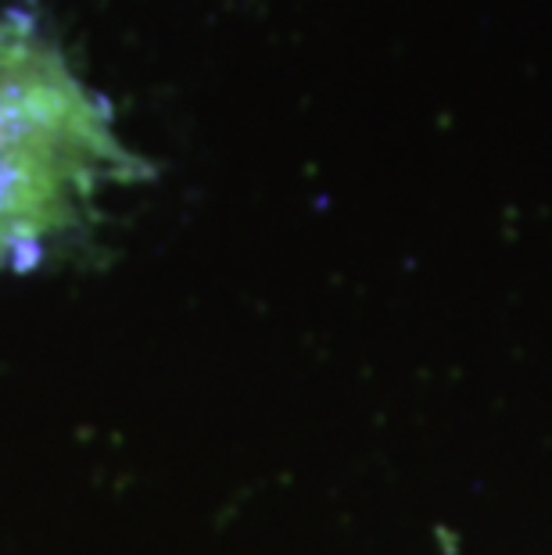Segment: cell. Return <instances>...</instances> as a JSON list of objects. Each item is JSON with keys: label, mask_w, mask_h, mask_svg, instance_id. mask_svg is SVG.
Masks as SVG:
<instances>
[{"label": "cell", "mask_w": 552, "mask_h": 555, "mask_svg": "<svg viewBox=\"0 0 552 555\" xmlns=\"http://www.w3.org/2000/svg\"><path fill=\"white\" fill-rule=\"evenodd\" d=\"M108 101L33 18L0 15V276L26 273L84 230L98 197L144 180Z\"/></svg>", "instance_id": "obj_1"}]
</instances>
